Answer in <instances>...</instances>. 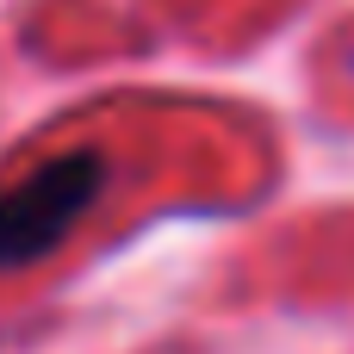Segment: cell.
Wrapping results in <instances>:
<instances>
[{"mask_svg": "<svg viewBox=\"0 0 354 354\" xmlns=\"http://www.w3.org/2000/svg\"><path fill=\"white\" fill-rule=\"evenodd\" d=\"M106 187V162L87 149H68L44 168H31L19 187L0 193V268H25L37 255H50L100 199Z\"/></svg>", "mask_w": 354, "mask_h": 354, "instance_id": "1", "label": "cell"}]
</instances>
